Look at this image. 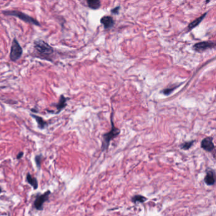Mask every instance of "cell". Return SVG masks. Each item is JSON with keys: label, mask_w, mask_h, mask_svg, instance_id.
<instances>
[{"label": "cell", "mask_w": 216, "mask_h": 216, "mask_svg": "<svg viewBox=\"0 0 216 216\" xmlns=\"http://www.w3.org/2000/svg\"><path fill=\"white\" fill-rule=\"evenodd\" d=\"M34 53H35V57L50 62L53 61L54 49L42 39H37L34 43Z\"/></svg>", "instance_id": "6da1fadb"}, {"label": "cell", "mask_w": 216, "mask_h": 216, "mask_svg": "<svg viewBox=\"0 0 216 216\" xmlns=\"http://www.w3.org/2000/svg\"><path fill=\"white\" fill-rule=\"evenodd\" d=\"M110 122H111V129L109 132L106 133H105L103 136V140H102V144L101 147V152L106 151L109 148L110 146V141L113 140L116 138V137L119 135L121 133V130L118 128H116L113 123V113H111V117H110Z\"/></svg>", "instance_id": "7a4b0ae2"}, {"label": "cell", "mask_w": 216, "mask_h": 216, "mask_svg": "<svg viewBox=\"0 0 216 216\" xmlns=\"http://www.w3.org/2000/svg\"><path fill=\"white\" fill-rule=\"evenodd\" d=\"M3 14L4 15L7 16H15L16 18H19V19L23 20L26 23L30 24L32 25H35L38 26H40V23L35 19H34L31 16L27 15V14L19 12V11L16 10H12V11H3Z\"/></svg>", "instance_id": "3957f363"}, {"label": "cell", "mask_w": 216, "mask_h": 216, "mask_svg": "<svg viewBox=\"0 0 216 216\" xmlns=\"http://www.w3.org/2000/svg\"><path fill=\"white\" fill-rule=\"evenodd\" d=\"M23 53V50L16 38H14L12 43L10 53V58L13 62H16L20 58Z\"/></svg>", "instance_id": "277c9868"}, {"label": "cell", "mask_w": 216, "mask_h": 216, "mask_svg": "<svg viewBox=\"0 0 216 216\" xmlns=\"http://www.w3.org/2000/svg\"><path fill=\"white\" fill-rule=\"evenodd\" d=\"M51 194V191L48 190L43 194H38L36 196L34 202V207L38 210H43V205L48 200L49 196Z\"/></svg>", "instance_id": "5b68a950"}, {"label": "cell", "mask_w": 216, "mask_h": 216, "mask_svg": "<svg viewBox=\"0 0 216 216\" xmlns=\"http://www.w3.org/2000/svg\"><path fill=\"white\" fill-rule=\"evenodd\" d=\"M216 44L212 42L208 41H203L200 43H198L193 46V49L195 50L197 52H203L207 49L212 48L215 46Z\"/></svg>", "instance_id": "8992f818"}, {"label": "cell", "mask_w": 216, "mask_h": 216, "mask_svg": "<svg viewBox=\"0 0 216 216\" xmlns=\"http://www.w3.org/2000/svg\"><path fill=\"white\" fill-rule=\"evenodd\" d=\"M69 99V98H66V97H65L64 95L62 94L60 96L58 103L52 105L53 106H55L56 107V110H57L55 112L56 114H57V113H60L67 106V101Z\"/></svg>", "instance_id": "52a82bcc"}, {"label": "cell", "mask_w": 216, "mask_h": 216, "mask_svg": "<svg viewBox=\"0 0 216 216\" xmlns=\"http://www.w3.org/2000/svg\"><path fill=\"white\" fill-rule=\"evenodd\" d=\"M100 22L101 24H103L105 29H110L115 24V22L113 17L109 15L104 16L100 19Z\"/></svg>", "instance_id": "ba28073f"}, {"label": "cell", "mask_w": 216, "mask_h": 216, "mask_svg": "<svg viewBox=\"0 0 216 216\" xmlns=\"http://www.w3.org/2000/svg\"><path fill=\"white\" fill-rule=\"evenodd\" d=\"M201 146L203 149L207 152L212 151V150L214 148V145L213 144L212 139L209 137L204 138L201 143Z\"/></svg>", "instance_id": "9c48e42d"}, {"label": "cell", "mask_w": 216, "mask_h": 216, "mask_svg": "<svg viewBox=\"0 0 216 216\" xmlns=\"http://www.w3.org/2000/svg\"><path fill=\"white\" fill-rule=\"evenodd\" d=\"M204 180L207 185L211 186L215 184L216 181V176L213 170H209L207 172Z\"/></svg>", "instance_id": "30bf717a"}, {"label": "cell", "mask_w": 216, "mask_h": 216, "mask_svg": "<svg viewBox=\"0 0 216 216\" xmlns=\"http://www.w3.org/2000/svg\"><path fill=\"white\" fill-rule=\"evenodd\" d=\"M31 116L35 119V121L38 123V127L39 129H44L48 126L47 122L45 121L41 117H39V116L34 115V114H31Z\"/></svg>", "instance_id": "8fae6325"}, {"label": "cell", "mask_w": 216, "mask_h": 216, "mask_svg": "<svg viewBox=\"0 0 216 216\" xmlns=\"http://www.w3.org/2000/svg\"><path fill=\"white\" fill-rule=\"evenodd\" d=\"M26 181L32 188L34 190H37L38 188V182L37 179L34 177H32L30 173H27L26 176Z\"/></svg>", "instance_id": "7c38bea8"}, {"label": "cell", "mask_w": 216, "mask_h": 216, "mask_svg": "<svg viewBox=\"0 0 216 216\" xmlns=\"http://www.w3.org/2000/svg\"><path fill=\"white\" fill-rule=\"evenodd\" d=\"M88 7L92 10L99 9L101 7L100 0H86Z\"/></svg>", "instance_id": "4fadbf2b"}, {"label": "cell", "mask_w": 216, "mask_h": 216, "mask_svg": "<svg viewBox=\"0 0 216 216\" xmlns=\"http://www.w3.org/2000/svg\"><path fill=\"white\" fill-rule=\"evenodd\" d=\"M206 14H207L206 13L204 14L203 15L200 16V17H198V19H195V20H193L192 22H191V23L188 25V29L190 30H191V29H193V28H195V27H196L200 23V22H202V20L205 18V16H206Z\"/></svg>", "instance_id": "5bb4252c"}, {"label": "cell", "mask_w": 216, "mask_h": 216, "mask_svg": "<svg viewBox=\"0 0 216 216\" xmlns=\"http://www.w3.org/2000/svg\"><path fill=\"white\" fill-rule=\"evenodd\" d=\"M146 200V198L141 195H135L131 198V201L134 203H143Z\"/></svg>", "instance_id": "9a60e30c"}, {"label": "cell", "mask_w": 216, "mask_h": 216, "mask_svg": "<svg viewBox=\"0 0 216 216\" xmlns=\"http://www.w3.org/2000/svg\"><path fill=\"white\" fill-rule=\"evenodd\" d=\"M193 143H194V141L186 142V143H184L181 145V148L182 149H184V150H188L192 146Z\"/></svg>", "instance_id": "2e32d148"}, {"label": "cell", "mask_w": 216, "mask_h": 216, "mask_svg": "<svg viewBox=\"0 0 216 216\" xmlns=\"http://www.w3.org/2000/svg\"><path fill=\"white\" fill-rule=\"evenodd\" d=\"M43 159V156L42 155H36L35 157V162L36 164V166L38 169H39L41 167V160Z\"/></svg>", "instance_id": "e0dca14e"}, {"label": "cell", "mask_w": 216, "mask_h": 216, "mask_svg": "<svg viewBox=\"0 0 216 216\" xmlns=\"http://www.w3.org/2000/svg\"><path fill=\"white\" fill-rule=\"evenodd\" d=\"M120 8H121L120 7H117L113 8L112 10H111V13L113 14H118L119 9Z\"/></svg>", "instance_id": "ac0fdd59"}, {"label": "cell", "mask_w": 216, "mask_h": 216, "mask_svg": "<svg viewBox=\"0 0 216 216\" xmlns=\"http://www.w3.org/2000/svg\"><path fill=\"white\" fill-rule=\"evenodd\" d=\"M174 89V88H168V89H165V90L164 91L163 93H164L165 94L167 95V94H170V93H171Z\"/></svg>", "instance_id": "d6986e66"}, {"label": "cell", "mask_w": 216, "mask_h": 216, "mask_svg": "<svg viewBox=\"0 0 216 216\" xmlns=\"http://www.w3.org/2000/svg\"><path fill=\"white\" fill-rule=\"evenodd\" d=\"M23 155H24V152H20L17 154V155H16V158L20 159L22 157H23Z\"/></svg>", "instance_id": "ffe728a7"}]
</instances>
